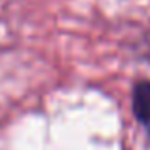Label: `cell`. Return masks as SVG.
I'll use <instances>...</instances> for the list:
<instances>
[{
  "mask_svg": "<svg viewBox=\"0 0 150 150\" xmlns=\"http://www.w3.org/2000/svg\"><path fill=\"white\" fill-rule=\"evenodd\" d=\"M133 112L143 124H150V82H139L133 89Z\"/></svg>",
  "mask_w": 150,
  "mask_h": 150,
  "instance_id": "obj_1",
  "label": "cell"
}]
</instances>
